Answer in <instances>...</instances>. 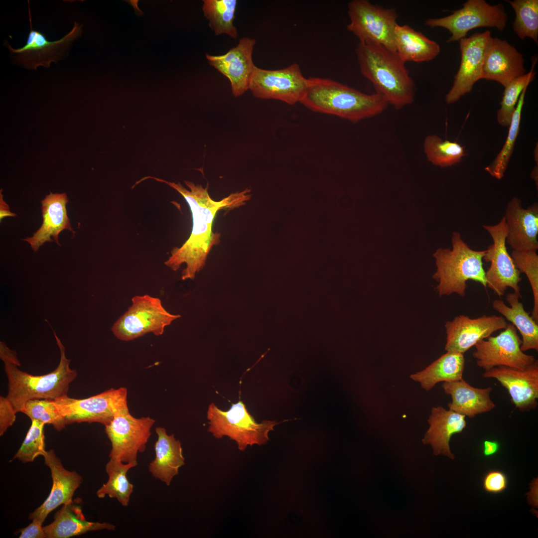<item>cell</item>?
Returning <instances> with one entry per match:
<instances>
[{"mask_svg": "<svg viewBox=\"0 0 538 538\" xmlns=\"http://www.w3.org/2000/svg\"><path fill=\"white\" fill-rule=\"evenodd\" d=\"M350 23L346 27L359 42H373L396 52L395 31L398 17L394 8H387L367 0H353L348 4Z\"/></svg>", "mask_w": 538, "mask_h": 538, "instance_id": "ba28073f", "label": "cell"}, {"mask_svg": "<svg viewBox=\"0 0 538 538\" xmlns=\"http://www.w3.org/2000/svg\"><path fill=\"white\" fill-rule=\"evenodd\" d=\"M21 412L28 416L31 420H37L45 424H51L57 431L65 428V418L58 409L54 400L32 399L25 404Z\"/></svg>", "mask_w": 538, "mask_h": 538, "instance_id": "8d00e7d4", "label": "cell"}, {"mask_svg": "<svg viewBox=\"0 0 538 538\" xmlns=\"http://www.w3.org/2000/svg\"><path fill=\"white\" fill-rule=\"evenodd\" d=\"M500 445L497 441L485 440L483 445V454L485 457H490L496 454L499 451Z\"/></svg>", "mask_w": 538, "mask_h": 538, "instance_id": "7bdbcfd3", "label": "cell"}, {"mask_svg": "<svg viewBox=\"0 0 538 538\" xmlns=\"http://www.w3.org/2000/svg\"><path fill=\"white\" fill-rule=\"evenodd\" d=\"M464 415L442 406L431 408L427 419L429 427L422 440L424 444L429 445L434 455H442L454 459L449 442L453 435L461 433L466 426Z\"/></svg>", "mask_w": 538, "mask_h": 538, "instance_id": "603a6c76", "label": "cell"}, {"mask_svg": "<svg viewBox=\"0 0 538 538\" xmlns=\"http://www.w3.org/2000/svg\"><path fill=\"white\" fill-rule=\"evenodd\" d=\"M132 302L111 328L114 335L122 341H131L148 333L161 335L165 327L180 317L169 313L159 298L147 294L135 295Z\"/></svg>", "mask_w": 538, "mask_h": 538, "instance_id": "52a82bcc", "label": "cell"}, {"mask_svg": "<svg viewBox=\"0 0 538 538\" xmlns=\"http://www.w3.org/2000/svg\"><path fill=\"white\" fill-rule=\"evenodd\" d=\"M485 378H493L508 391L512 403L523 412L535 409L538 399V361L524 369L499 366L485 371Z\"/></svg>", "mask_w": 538, "mask_h": 538, "instance_id": "d6986e66", "label": "cell"}, {"mask_svg": "<svg viewBox=\"0 0 538 538\" xmlns=\"http://www.w3.org/2000/svg\"><path fill=\"white\" fill-rule=\"evenodd\" d=\"M28 3L30 30L26 44L22 47L14 49L7 41L5 43L13 55L15 62L19 65L34 70L39 66L48 68L51 62L57 63L61 59L71 43L81 35L82 25L75 21L72 30L63 37L50 41L43 33L32 28L28 0Z\"/></svg>", "mask_w": 538, "mask_h": 538, "instance_id": "9a60e30c", "label": "cell"}, {"mask_svg": "<svg viewBox=\"0 0 538 538\" xmlns=\"http://www.w3.org/2000/svg\"><path fill=\"white\" fill-rule=\"evenodd\" d=\"M465 360L464 354L446 351L423 370L410 376L421 388L429 391L439 382H451L463 378Z\"/></svg>", "mask_w": 538, "mask_h": 538, "instance_id": "f546056e", "label": "cell"}, {"mask_svg": "<svg viewBox=\"0 0 538 538\" xmlns=\"http://www.w3.org/2000/svg\"><path fill=\"white\" fill-rule=\"evenodd\" d=\"M237 5L236 0H203L204 15L215 35L225 34L237 38L238 31L233 23Z\"/></svg>", "mask_w": 538, "mask_h": 538, "instance_id": "1f68e13d", "label": "cell"}, {"mask_svg": "<svg viewBox=\"0 0 538 538\" xmlns=\"http://www.w3.org/2000/svg\"><path fill=\"white\" fill-rule=\"evenodd\" d=\"M40 522L33 520L26 527L19 531L20 538H46V535Z\"/></svg>", "mask_w": 538, "mask_h": 538, "instance_id": "b9f144b4", "label": "cell"}, {"mask_svg": "<svg viewBox=\"0 0 538 538\" xmlns=\"http://www.w3.org/2000/svg\"><path fill=\"white\" fill-rule=\"evenodd\" d=\"M537 59V57H533L531 69L528 73L514 79L505 87L501 108L497 114L498 122L502 126H509L522 92L535 79L534 68Z\"/></svg>", "mask_w": 538, "mask_h": 538, "instance_id": "d590c367", "label": "cell"}, {"mask_svg": "<svg viewBox=\"0 0 538 538\" xmlns=\"http://www.w3.org/2000/svg\"><path fill=\"white\" fill-rule=\"evenodd\" d=\"M68 201L65 193L53 194L51 192L41 201L42 225L32 237L23 239L30 244L34 251L36 252L46 242L54 241L60 246L58 235L64 229H68L75 234L67 214L66 205Z\"/></svg>", "mask_w": 538, "mask_h": 538, "instance_id": "cb8c5ba5", "label": "cell"}, {"mask_svg": "<svg viewBox=\"0 0 538 538\" xmlns=\"http://www.w3.org/2000/svg\"><path fill=\"white\" fill-rule=\"evenodd\" d=\"M523 55L505 40L492 37L485 53L482 79L504 87L526 74Z\"/></svg>", "mask_w": 538, "mask_h": 538, "instance_id": "44dd1931", "label": "cell"}, {"mask_svg": "<svg viewBox=\"0 0 538 538\" xmlns=\"http://www.w3.org/2000/svg\"><path fill=\"white\" fill-rule=\"evenodd\" d=\"M308 83V78L303 75L296 63L277 70L255 66L249 90L256 98L277 100L292 105L300 103Z\"/></svg>", "mask_w": 538, "mask_h": 538, "instance_id": "8fae6325", "label": "cell"}, {"mask_svg": "<svg viewBox=\"0 0 538 538\" xmlns=\"http://www.w3.org/2000/svg\"><path fill=\"white\" fill-rule=\"evenodd\" d=\"M492 37L491 32L487 30L459 40L461 62L452 86L446 96L447 104H453L470 93L474 84L482 79L485 53Z\"/></svg>", "mask_w": 538, "mask_h": 538, "instance_id": "2e32d148", "label": "cell"}, {"mask_svg": "<svg viewBox=\"0 0 538 538\" xmlns=\"http://www.w3.org/2000/svg\"><path fill=\"white\" fill-rule=\"evenodd\" d=\"M45 423L37 420H32L31 426L13 459L23 463L33 462L38 456L46 452L44 441Z\"/></svg>", "mask_w": 538, "mask_h": 538, "instance_id": "f35d334b", "label": "cell"}, {"mask_svg": "<svg viewBox=\"0 0 538 538\" xmlns=\"http://www.w3.org/2000/svg\"><path fill=\"white\" fill-rule=\"evenodd\" d=\"M424 152L428 161L441 167L451 166L461 161L464 147L456 142L443 140L436 135H428L423 142Z\"/></svg>", "mask_w": 538, "mask_h": 538, "instance_id": "836d02e7", "label": "cell"}, {"mask_svg": "<svg viewBox=\"0 0 538 538\" xmlns=\"http://www.w3.org/2000/svg\"><path fill=\"white\" fill-rule=\"evenodd\" d=\"M451 242L452 249L439 248L433 254L437 269L432 278L438 282L435 289L438 295L456 293L463 297L469 280L487 287L483 263L485 250L471 249L457 232H453Z\"/></svg>", "mask_w": 538, "mask_h": 538, "instance_id": "5b68a950", "label": "cell"}, {"mask_svg": "<svg viewBox=\"0 0 538 538\" xmlns=\"http://www.w3.org/2000/svg\"><path fill=\"white\" fill-rule=\"evenodd\" d=\"M256 40L243 37L237 46L221 55L206 54L209 64L230 81L233 95L238 97L249 89L250 82L255 67L253 52Z\"/></svg>", "mask_w": 538, "mask_h": 538, "instance_id": "ac0fdd59", "label": "cell"}, {"mask_svg": "<svg viewBox=\"0 0 538 538\" xmlns=\"http://www.w3.org/2000/svg\"><path fill=\"white\" fill-rule=\"evenodd\" d=\"M516 328L511 323L496 336H490L477 342L473 353L477 365L485 371L506 366L524 369L536 359L533 355L522 351L520 339Z\"/></svg>", "mask_w": 538, "mask_h": 538, "instance_id": "5bb4252c", "label": "cell"}, {"mask_svg": "<svg viewBox=\"0 0 538 538\" xmlns=\"http://www.w3.org/2000/svg\"><path fill=\"white\" fill-rule=\"evenodd\" d=\"M508 16L502 3L491 5L484 0H468L461 8L448 16L429 18L425 25L431 28L442 27L447 29L451 36L447 42L459 41L466 37L473 29L495 27L503 30L507 25Z\"/></svg>", "mask_w": 538, "mask_h": 538, "instance_id": "30bf717a", "label": "cell"}, {"mask_svg": "<svg viewBox=\"0 0 538 538\" xmlns=\"http://www.w3.org/2000/svg\"><path fill=\"white\" fill-rule=\"evenodd\" d=\"M511 256L516 268L526 274L532 289L534 305L531 316L538 322V255L537 251L513 250Z\"/></svg>", "mask_w": 538, "mask_h": 538, "instance_id": "74e56055", "label": "cell"}, {"mask_svg": "<svg viewBox=\"0 0 538 538\" xmlns=\"http://www.w3.org/2000/svg\"><path fill=\"white\" fill-rule=\"evenodd\" d=\"M16 413L9 401L0 397V435L2 436L15 422Z\"/></svg>", "mask_w": 538, "mask_h": 538, "instance_id": "60d3db41", "label": "cell"}, {"mask_svg": "<svg viewBox=\"0 0 538 538\" xmlns=\"http://www.w3.org/2000/svg\"><path fill=\"white\" fill-rule=\"evenodd\" d=\"M155 432L157 435L154 445L155 457L148 465L149 471L155 478L169 486L185 464L181 444L173 434L168 435L163 427H156Z\"/></svg>", "mask_w": 538, "mask_h": 538, "instance_id": "484cf974", "label": "cell"}, {"mask_svg": "<svg viewBox=\"0 0 538 538\" xmlns=\"http://www.w3.org/2000/svg\"><path fill=\"white\" fill-rule=\"evenodd\" d=\"M155 422L149 416L135 418L129 411L115 416L105 426L112 445L110 459L125 463L137 461L138 453L146 449Z\"/></svg>", "mask_w": 538, "mask_h": 538, "instance_id": "4fadbf2b", "label": "cell"}, {"mask_svg": "<svg viewBox=\"0 0 538 538\" xmlns=\"http://www.w3.org/2000/svg\"><path fill=\"white\" fill-rule=\"evenodd\" d=\"M147 179L167 184L179 192L189 205L193 221L191 233L180 247L173 249L165 265L176 271L182 264H185L181 279H194L196 273L203 268L212 248L220 243V234L213 232L212 229L217 212L245 205L251 198V190L246 188L232 193L220 201H215L209 195L208 185L203 187L201 184L185 181L187 189L180 182H169L153 176H146L142 180Z\"/></svg>", "mask_w": 538, "mask_h": 538, "instance_id": "6da1fadb", "label": "cell"}, {"mask_svg": "<svg viewBox=\"0 0 538 538\" xmlns=\"http://www.w3.org/2000/svg\"><path fill=\"white\" fill-rule=\"evenodd\" d=\"M127 1L134 7L135 13L137 15L141 16L143 14V12L137 6L138 0H127Z\"/></svg>", "mask_w": 538, "mask_h": 538, "instance_id": "f6af8a7d", "label": "cell"}, {"mask_svg": "<svg viewBox=\"0 0 538 538\" xmlns=\"http://www.w3.org/2000/svg\"><path fill=\"white\" fill-rule=\"evenodd\" d=\"M396 52L406 62L432 60L439 53V45L408 25H397L395 31Z\"/></svg>", "mask_w": 538, "mask_h": 538, "instance_id": "f1b7e54d", "label": "cell"}, {"mask_svg": "<svg viewBox=\"0 0 538 538\" xmlns=\"http://www.w3.org/2000/svg\"><path fill=\"white\" fill-rule=\"evenodd\" d=\"M43 457L45 465L51 471L52 486L45 501L29 516L43 524L49 513L61 505L73 503V496L83 481L75 471H68L56 456L54 450L46 451Z\"/></svg>", "mask_w": 538, "mask_h": 538, "instance_id": "ffe728a7", "label": "cell"}, {"mask_svg": "<svg viewBox=\"0 0 538 538\" xmlns=\"http://www.w3.org/2000/svg\"><path fill=\"white\" fill-rule=\"evenodd\" d=\"M514 9V31L521 39L529 37L538 43V0H507Z\"/></svg>", "mask_w": 538, "mask_h": 538, "instance_id": "e575fe53", "label": "cell"}, {"mask_svg": "<svg viewBox=\"0 0 538 538\" xmlns=\"http://www.w3.org/2000/svg\"><path fill=\"white\" fill-rule=\"evenodd\" d=\"M137 465V461L125 463L110 459L105 467L109 477L108 481L97 491V497L103 498L108 496L116 498L122 506H128L134 485L129 482L127 474L130 469Z\"/></svg>", "mask_w": 538, "mask_h": 538, "instance_id": "4dcf8cb0", "label": "cell"}, {"mask_svg": "<svg viewBox=\"0 0 538 538\" xmlns=\"http://www.w3.org/2000/svg\"><path fill=\"white\" fill-rule=\"evenodd\" d=\"M127 390L112 388L98 395L83 399L67 395L55 400V404L67 424L74 422H98L105 426L116 415L129 411Z\"/></svg>", "mask_w": 538, "mask_h": 538, "instance_id": "9c48e42d", "label": "cell"}, {"mask_svg": "<svg viewBox=\"0 0 538 538\" xmlns=\"http://www.w3.org/2000/svg\"><path fill=\"white\" fill-rule=\"evenodd\" d=\"M60 352V360L56 368L43 375H32L18 368L20 363L15 351L5 343L0 346V357L4 364L8 389L6 398L16 412H21L26 403L32 399H56L67 395L70 384L77 377L76 370L70 368L71 360L66 358L65 349L52 329Z\"/></svg>", "mask_w": 538, "mask_h": 538, "instance_id": "7a4b0ae2", "label": "cell"}, {"mask_svg": "<svg viewBox=\"0 0 538 538\" xmlns=\"http://www.w3.org/2000/svg\"><path fill=\"white\" fill-rule=\"evenodd\" d=\"M482 484L486 492L492 494H499L506 489L508 478L502 471L492 470L485 474Z\"/></svg>", "mask_w": 538, "mask_h": 538, "instance_id": "ab89813d", "label": "cell"}, {"mask_svg": "<svg viewBox=\"0 0 538 538\" xmlns=\"http://www.w3.org/2000/svg\"><path fill=\"white\" fill-rule=\"evenodd\" d=\"M521 294L516 292L506 296V300L510 306H507L501 299H495L492 302L493 308L511 322L518 330L522 338L521 349L525 352L533 349L538 351V324L529 315L519 300Z\"/></svg>", "mask_w": 538, "mask_h": 538, "instance_id": "83f0119b", "label": "cell"}, {"mask_svg": "<svg viewBox=\"0 0 538 538\" xmlns=\"http://www.w3.org/2000/svg\"><path fill=\"white\" fill-rule=\"evenodd\" d=\"M207 417L208 431L214 437L220 439L228 436L236 441L241 451L249 445L266 443L269 440V432L278 423L270 420L257 423L242 401L233 404L227 411L222 410L212 403L208 407Z\"/></svg>", "mask_w": 538, "mask_h": 538, "instance_id": "8992f818", "label": "cell"}, {"mask_svg": "<svg viewBox=\"0 0 538 538\" xmlns=\"http://www.w3.org/2000/svg\"><path fill=\"white\" fill-rule=\"evenodd\" d=\"M115 528V525L109 523L87 521L81 507L73 502L63 505L55 514L53 522L43 527L46 538H68L88 532L114 531Z\"/></svg>", "mask_w": 538, "mask_h": 538, "instance_id": "4316f807", "label": "cell"}, {"mask_svg": "<svg viewBox=\"0 0 538 538\" xmlns=\"http://www.w3.org/2000/svg\"><path fill=\"white\" fill-rule=\"evenodd\" d=\"M507 226L506 243L517 251L538 249V204L525 209L522 201L512 198L507 204L504 216Z\"/></svg>", "mask_w": 538, "mask_h": 538, "instance_id": "7402d4cb", "label": "cell"}, {"mask_svg": "<svg viewBox=\"0 0 538 538\" xmlns=\"http://www.w3.org/2000/svg\"><path fill=\"white\" fill-rule=\"evenodd\" d=\"M444 393L451 396L449 409L460 414L473 418L490 411L496 405L490 398L491 387L478 388L471 386L463 379L454 382H443Z\"/></svg>", "mask_w": 538, "mask_h": 538, "instance_id": "d4e9b609", "label": "cell"}, {"mask_svg": "<svg viewBox=\"0 0 538 538\" xmlns=\"http://www.w3.org/2000/svg\"><path fill=\"white\" fill-rule=\"evenodd\" d=\"M491 236L493 244L488 247L483 260L490 262L485 271L487 287L499 296L504 294L508 287L520 294L519 282L521 272L516 268L506 247L507 226L504 217L495 225H483Z\"/></svg>", "mask_w": 538, "mask_h": 538, "instance_id": "7c38bea8", "label": "cell"}, {"mask_svg": "<svg viewBox=\"0 0 538 538\" xmlns=\"http://www.w3.org/2000/svg\"><path fill=\"white\" fill-rule=\"evenodd\" d=\"M357 59L362 74L389 104L400 110L412 103L415 84L397 52L373 42H359Z\"/></svg>", "mask_w": 538, "mask_h": 538, "instance_id": "3957f363", "label": "cell"}, {"mask_svg": "<svg viewBox=\"0 0 538 538\" xmlns=\"http://www.w3.org/2000/svg\"><path fill=\"white\" fill-rule=\"evenodd\" d=\"M528 86L525 87L519 97L509 125L508 136L503 148L495 159L485 168V171L491 176L499 180L504 177L513 153L519 132L522 109Z\"/></svg>", "mask_w": 538, "mask_h": 538, "instance_id": "d6a6232c", "label": "cell"}, {"mask_svg": "<svg viewBox=\"0 0 538 538\" xmlns=\"http://www.w3.org/2000/svg\"><path fill=\"white\" fill-rule=\"evenodd\" d=\"M300 103L317 113L352 122L377 116L389 105L381 94H367L328 78L310 77Z\"/></svg>", "mask_w": 538, "mask_h": 538, "instance_id": "277c9868", "label": "cell"}, {"mask_svg": "<svg viewBox=\"0 0 538 538\" xmlns=\"http://www.w3.org/2000/svg\"><path fill=\"white\" fill-rule=\"evenodd\" d=\"M0 195V220L1 222L5 217H15L16 216V214L13 213L9 211L8 205L3 200V196L1 193V190Z\"/></svg>", "mask_w": 538, "mask_h": 538, "instance_id": "ee69618b", "label": "cell"}, {"mask_svg": "<svg viewBox=\"0 0 538 538\" xmlns=\"http://www.w3.org/2000/svg\"><path fill=\"white\" fill-rule=\"evenodd\" d=\"M503 316H483L471 318L459 315L445 324L446 333V351L464 354L479 341L486 339L495 332L504 329L508 325Z\"/></svg>", "mask_w": 538, "mask_h": 538, "instance_id": "e0dca14e", "label": "cell"}]
</instances>
